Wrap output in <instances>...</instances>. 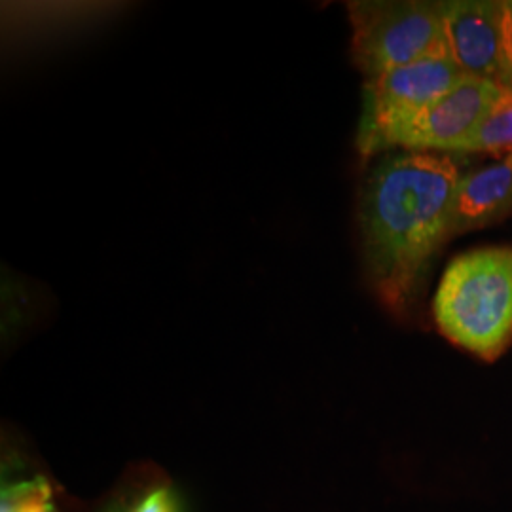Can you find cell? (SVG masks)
Returning <instances> with one entry per match:
<instances>
[{"label": "cell", "instance_id": "cell-11", "mask_svg": "<svg viewBox=\"0 0 512 512\" xmlns=\"http://www.w3.org/2000/svg\"><path fill=\"white\" fill-rule=\"evenodd\" d=\"M501 23H503L501 86L512 90V0H501Z\"/></svg>", "mask_w": 512, "mask_h": 512}, {"label": "cell", "instance_id": "cell-4", "mask_svg": "<svg viewBox=\"0 0 512 512\" xmlns=\"http://www.w3.org/2000/svg\"><path fill=\"white\" fill-rule=\"evenodd\" d=\"M507 88L492 80L463 76L456 88L401 122L380 131L363 150L376 156L389 148L452 154L505 99Z\"/></svg>", "mask_w": 512, "mask_h": 512}, {"label": "cell", "instance_id": "cell-2", "mask_svg": "<svg viewBox=\"0 0 512 512\" xmlns=\"http://www.w3.org/2000/svg\"><path fill=\"white\" fill-rule=\"evenodd\" d=\"M433 315L452 344L495 361L512 342L511 247L456 256L440 277Z\"/></svg>", "mask_w": 512, "mask_h": 512}, {"label": "cell", "instance_id": "cell-5", "mask_svg": "<svg viewBox=\"0 0 512 512\" xmlns=\"http://www.w3.org/2000/svg\"><path fill=\"white\" fill-rule=\"evenodd\" d=\"M463 76L452 55H446L365 78L357 148L363 150L380 131L437 103Z\"/></svg>", "mask_w": 512, "mask_h": 512}, {"label": "cell", "instance_id": "cell-3", "mask_svg": "<svg viewBox=\"0 0 512 512\" xmlns=\"http://www.w3.org/2000/svg\"><path fill=\"white\" fill-rule=\"evenodd\" d=\"M351 57L365 78L450 55L442 0L348 2Z\"/></svg>", "mask_w": 512, "mask_h": 512}, {"label": "cell", "instance_id": "cell-8", "mask_svg": "<svg viewBox=\"0 0 512 512\" xmlns=\"http://www.w3.org/2000/svg\"><path fill=\"white\" fill-rule=\"evenodd\" d=\"M512 152V93L507 90L505 99L495 107L490 116L476 128L475 133L459 145L463 152Z\"/></svg>", "mask_w": 512, "mask_h": 512}, {"label": "cell", "instance_id": "cell-12", "mask_svg": "<svg viewBox=\"0 0 512 512\" xmlns=\"http://www.w3.org/2000/svg\"><path fill=\"white\" fill-rule=\"evenodd\" d=\"M109 512H122V509H114V511H109Z\"/></svg>", "mask_w": 512, "mask_h": 512}, {"label": "cell", "instance_id": "cell-13", "mask_svg": "<svg viewBox=\"0 0 512 512\" xmlns=\"http://www.w3.org/2000/svg\"><path fill=\"white\" fill-rule=\"evenodd\" d=\"M509 92H511V93H512V90H509Z\"/></svg>", "mask_w": 512, "mask_h": 512}, {"label": "cell", "instance_id": "cell-9", "mask_svg": "<svg viewBox=\"0 0 512 512\" xmlns=\"http://www.w3.org/2000/svg\"><path fill=\"white\" fill-rule=\"evenodd\" d=\"M0 512H59L48 480L29 478L6 482L0 492Z\"/></svg>", "mask_w": 512, "mask_h": 512}, {"label": "cell", "instance_id": "cell-10", "mask_svg": "<svg viewBox=\"0 0 512 512\" xmlns=\"http://www.w3.org/2000/svg\"><path fill=\"white\" fill-rule=\"evenodd\" d=\"M122 512H184V507L175 490L162 486L150 490L139 501L129 505L128 509H122Z\"/></svg>", "mask_w": 512, "mask_h": 512}, {"label": "cell", "instance_id": "cell-7", "mask_svg": "<svg viewBox=\"0 0 512 512\" xmlns=\"http://www.w3.org/2000/svg\"><path fill=\"white\" fill-rule=\"evenodd\" d=\"M512 211V152L459 179L450 238L473 232L505 219Z\"/></svg>", "mask_w": 512, "mask_h": 512}, {"label": "cell", "instance_id": "cell-1", "mask_svg": "<svg viewBox=\"0 0 512 512\" xmlns=\"http://www.w3.org/2000/svg\"><path fill=\"white\" fill-rule=\"evenodd\" d=\"M461 171L452 156L401 150L378 160L359 196L357 222L370 289L403 317L420 296L431 262L450 239Z\"/></svg>", "mask_w": 512, "mask_h": 512}, {"label": "cell", "instance_id": "cell-6", "mask_svg": "<svg viewBox=\"0 0 512 512\" xmlns=\"http://www.w3.org/2000/svg\"><path fill=\"white\" fill-rule=\"evenodd\" d=\"M448 50L467 76L501 84V0H442Z\"/></svg>", "mask_w": 512, "mask_h": 512}]
</instances>
